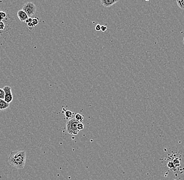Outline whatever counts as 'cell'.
<instances>
[{
    "instance_id": "44dd1931",
    "label": "cell",
    "mask_w": 184,
    "mask_h": 180,
    "mask_svg": "<svg viewBox=\"0 0 184 180\" xmlns=\"http://www.w3.org/2000/svg\"><path fill=\"white\" fill-rule=\"evenodd\" d=\"M183 43H184V38H183Z\"/></svg>"
},
{
    "instance_id": "ffe728a7",
    "label": "cell",
    "mask_w": 184,
    "mask_h": 180,
    "mask_svg": "<svg viewBox=\"0 0 184 180\" xmlns=\"http://www.w3.org/2000/svg\"><path fill=\"white\" fill-rule=\"evenodd\" d=\"M145 1H147V2H149V1H150V0H145Z\"/></svg>"
},
{
    "instance_id": "4fadbf2b",
    "label": "cell",
    "mask_w": 184,
    "mask_h": 180,
    "mask_svg": "<svg viewBox=\"0 0 184 180\" xmlns=\"http://www.w3.org/2000/svg\"><path fill=\"white\" fill-rule=\"evenodd\" d=\"M5 97V93L3 89H0V98L4 99Z\"/></svg>"
},
{
    "instance_id": "6da1fadb",
    "label": "cell",
    "mask_w": 184,
    "mask_h": 180,
    "mask_svg": "<svg viewBox=\"0 0 184 180\" xmlns=\"http://www.w3.org/2000/svg\"><path fill=\"white\" fill-rule=\"evenodd\" d=\"M26 159V153L25 151L17 150L10 153L8 160L11 166L17 169H23L25 167Z\"/></svg>"
},
{
    "instance_id": "7c38bea8",
    "label": "cell",
    "mask_w": 184,
    "mask_h": 180,
    "mask_svg": "<svg viewBox=\"0 0 184 180\" xmlns=\"http://www.w3.org/2000/svg\"><path fill=\"white\" fill-rule=\"evenodd\" d=\"M32 23H33V24L34 25V26H36L38 24V23H39V19L37 17L33 18V20H32Z\"/></svg>"
},
{
    "instance_id": "9a60e30c",
    "label": "cell",
    "mask_w": 184,
    "mask_h": 180,
    "mask_svg": "<svg viewBox=\"0 0 184 180\" xmlns=\"http://www.w3.org/2000/svg\"><path fill=\"white\" fill-rule=\"evenodd\" d=\"M27 26H28V27H29V29L30 30H32L33 29H34V25L33 24V23H29L27 24Z\"/></svg>"
},
{
    "instance_id": "7a4b0ae2",
    "label": "cell",
    "mask_w": 184,
    "mask_h": 180,
    "mask_svg": "<svg viewBox=\"0 0 184 180\" xmlns=\"http://www.w3.org/2000/svg\"><path fill=\"white\" fill-rule=\"evenodd\" d=\"M78 123L79 122L75 119V118L67 121L66 124V129L67 133L71 135L78 134L80 131L77 128Z\"/></svg>"
},
{
    "instance_id": "8fae6325",
    "label": "cell",
    "mask_w": 184,
    "mask_h": 180,
    "mask_svg": "<svg viewBox=\"0 0 184 180\" xmlns=\"http://www.w3.org/2000/svg\"><path fill=\"white\" fill-rule=\"evenodd\" d=\"M6 16V14L3 11H0V21H2L5 19Z\"/></svg>"
},
{
    "instance_id": "5bb4252c",
    "label": "cell",
    "mask_w": 184,
    "mask_h": 180,
    "mask_svg": "<svg viewBox=\"0 0 184 180\" xmlns=\"http://www.w3.org/2000/svg\"><path fill=\"white\" fill-rule=\"evenodd\" d=\"M77 128L79 131L82 130L84 129V125L82 123H79L77 125Z\"/></svg>"
},
{
    "instance_id": "ba28073f",
    "label": "cell",
    "mask_w": 184,
    "mask_h": 180,
    "mask_svg": "<svg viewBox=\"0 0 184 180\" xmlns=\"http://www.w3.org/2000/svg\"><path fill=\"white\" fill-rule=\"evenodd\" d=\"M63 110H64L65 112V116H66V119H70L72 117L73 115L75 114L74 112H71L70 110H66V109L64 108H63Z\"/></svg>"
},
{
    "instance_id": "8992f818",
    "label": "cell",
    "mask_w": 184,
    "mask_h": 180,
    "mask_svg": "<svg viewBox=\"0 0 184 180\" xmlns=\"http://www.w3.org/2000/svg\"><path fill=\"white\" fill-rule=\"evenodd\" d=\"M17 16L21 21H25L29 18L28 15L23 9L18 11Z\"/></svg>"
},
{
    "instance_id": "30bf717a",
    "label": "cell",
    "mask_w": 184,
    "mask_h": 180,
    "mask_svg": "<svg viewBox=\"0 0 184 180\" xmlns=\"http://www.w3.org/2000/svg\"><path fill=\"white\" fill-rule=\"evenodd\" d=\"M176 1L178 7L184 10V0H176Z\"/></svg>"
},
{
    "instance_id": "52a82bcc",
    "label": "cell",
    "mask_w": 184,
    "mask_h": 180,
    "mask_svg": "<svg viewBox=\"0 0 184 180\" xmlns=\"http://www.w3.org/2000/svg\"><path fill=\"white\" fill-rule=\"evenodd\" d=\"M10 104L5 101L4 99L0 98V110H6L9 108Z\"/></svg>"
},
{
    "instance_id": "9c48e42d",
    "label": "cell",
    "mask_w": 184,
    "mask_h": 180,
    "mask_svg": "<svg viewBox=\"0 0 184 180\" xmlns=\"http://www.w3.org/2000/svg\"><path fill=\"white\" fill-rule=\"evenodd\" d=\"M75 119H76L79 123H82L84 120V117L81 114H77L75 116Z\"/></svg>"
},
{
    "instance_id": "d6986e66",
    "label": "cell",
    "mask_w": 184,
    "mask_h": 180,
    "mask_svg": "<svg viewBox=\"0 0 184 180\" xmlns=\"http://www.w3.org/2000/svg\"><path fill=\"white\" fill-rule=\"evenodd\" d=\"M32 20H33V19H32V18L29 17L28 18H27V19H26V20H25V21H24V22H25L26 24H27L28 23H32Z\"/></svg>"
},
{
    "instance_id": "5b68a950",
    "label": "cell",
    "mask_w": 184,
    "mask_h": 180,
    "mask_svg": "<svg viewBox=\"0 0 184 180\" xmlns=\"http://www.w3.org/2000/svg\"><path fill=\"white\" fill-rule=\"evenodd\" d=\"M118 1L119 0H101V3L104 7H109Z\"/></svg>"
},
{
    "instance_id": "277c9868",
    "label": "cell",
    "mask_w": 184,
    "mask_h": 180,
    "mask_svg": "<svg viewBox=\"0 0 184 180\" xmlns=\"http://www.w3.org/2000/svg\"><path fill=\"white\" fill-rule=\"evenodd\" d=\"M3 89L5 93V97H4L5 101H6L8 103H11L13 100L11 87L10 86H5Z\"/></svg>"
},
{
    "instance_id": "3957f363",
    "label": "cell",
    "mask_w": 184,
    "mask_h": 180,
    "mask_svg": "<svg viewBox=\"0 0 184 180\" xmlns=\"http://www.w3.org/2000/svg\"><path fill=\"white\" fill-rule=\"evenodd\" d=\"M22 9L25 12L29 17H31L36 12V6L33 2H27L23 6Z\"/></svg>"
},
{
    "instance_id": "ac0fdd59",
    "label": "cell",
    "mask_w": 184,
    "mask_h": 180,
    "mask_svg": "<svg viewBox=\"0 0 184 180\" xmlns=\"http://www.w3.org/2000/svg\"><path fill=\"white\" fill-rule=\"evenodd\" d=\"M107 30V27L105 26H101V30L102 32H105Z\"/></svg>"
},
{
    "instance_id": "2e32d148",
    "label": "cell",
    "mask_w": 184,
    "mask_h": 180,
    "mask_svg": "<svg viewBox=\"0 0 184 180\" xmlns=\"http://www.w3.org/2000/svg\"><path fill=\"white\" fill-rule=\"evenodd\" d=\"M5 28L4 23L2 21H0V30H3Z\"/></svg>"
},
{
    "instance_id": "e0dca14e",
    "label": "cell",
    "mask_w": 184,
    "mask_h": 180,
    "mask_svg": "<svg viewBox=\"0 0 184 180\" xmlns=\"http://www.w3.org/2000/svg\"><path fill=\"white\" fill-rule=\"evenodd\" d=\"M95 30L97 31H99L101 30V26L99 24H98L95 27Z\"/></svg>"
}]
</instances>
